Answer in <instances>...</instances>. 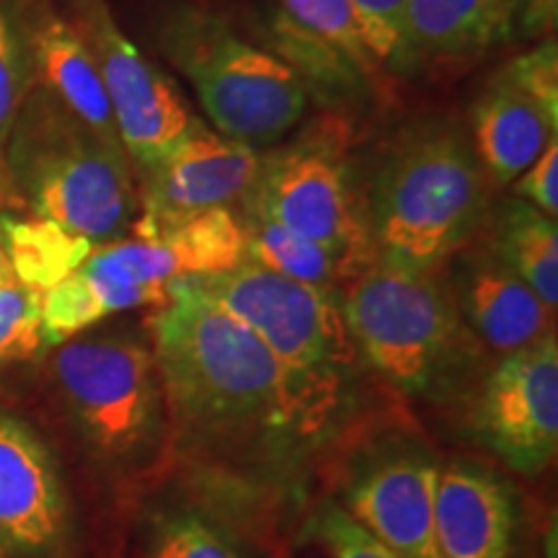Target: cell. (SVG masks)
<instances>
[{"mask_svg": "<svg viewBox=\"0 0 558 558\" xmlns=\"http://www.w3.org/2000/svg\"><path fill=\"white\" fill-rule=\"evenodd\" d=\"M166 409L194 437L295 435L290 383L267 344L243 320L194 288L171 284L150 320Z\"/></svg>", "mask_w": 558, "mask_h": 558, "instance_id": "obj_1", "label": "cell"}, {"mask_svg": "<svg viewBox=\"0 0 558 558\" xmlns=\"http://www.w3.org/2000/svg\"><path fill=\"white\" fill-rule=\"evenodd\" d=\"M488 186L463 128L437 120L403 130L383 150L362 197L375 262L407 271L442 267L484 222Z\"/></svg>", "mask_w": 558, "mask_h": 558, "instance_id": "obj_2", "label": "cell"}, {"mask_svg": "<svg viewBox=\"0 0 558 558\" xmlns=\"http://www.w3.org/2000/svg\"><path fill=\"white\" fill-rule=\"evenodd\" d=\"M3 169L34 218L94 246L120 241L137 218V186L120 140L90 130L39 86L21 104Z\"/></svg>", "mask_w": 558, "mask_h": 558, "instance_id": "obj_3", "label": "cell"}, {"mask_svg": "<svg viewBox=\"0 0 558 558\" xmlns=\"http://www.w3.org/2000/svg\"><path fill=\"white\" fill-rule=\"evenodd\" d=\"M194 288L243 320L290 383L298 439H318L347 407L357 347L349 337L339 292L295 282L256 264L190 277Z\"/></svg>", "mask_w": 558, "mask_h": 558, "instance_id": "obj_4", "label": "cell"}, {"mask_svg": "<svg viewBox=\"0 0 558 558\" xmlns=\"http://www.w3.org/2000/svg\"><path fill=\"white\" fill-rule=\"evenodd\" d=\"M341 313L360 357L409 396L452 393L478 360V339L435 271L369 264L341 295Z\"/></svg>", "mask_w": 558, "mask_h": 558, "instance_id": "obj_5", "label": "cell"}, {"mask_svg": "<svg viewBox=\"0 0 558 558\" xmlns=\"http://www.w3.org/2000/svg\"><path fill=\"white\" fill-rule=\"evenodd\" d=\"M163 58L190 81L213 130L251 148H269L303 122L308 94L292 70L226 19L177 5L158 26Z\"/></svg>", "mask_w": 558, "mask_h": 558, "instance_id": "obj_6", "label": "cell"}, {"mask_svg": "<svg viewBox=\"0 0 558 558\" xmlns=\"http://www.w3.org/2000/svg\"><path fill=\"white\" fill-rule=\"evenodd\" d=\"M52 375L88 448L111 465H140L166 435V399L153 347L128 333L68 339Z\"/></svg>", "mask_w": 558, "mask_h": 558, "instance_id": "obj_7", "label": "cell"}, {"mask_svg": "<svg viewBox=\"0 0 558 558\" xmlns=\"http://www.w3.org/2000/svg\"><path fill=\"white\" fill-rule=\"evenodd\" d=\"M243 209L331 248L357 275L375 264L339 120L259 156Z\"/></svg>", "mask_w": 558, "mask_h": 558, "instance_id": "obj_8", "label": "cell"}, {"mask_svg": "<svg viewBox=\"0 0 558 558\" xmlns=\"http://www.w3.org/2000/svg\"><path fill=\"white\" fill-rule=\"evenodd\" d=\"M190 277L177 243L160 239L111 241L96 246L73 275L41 292V339L58 347L114 313L160 308L171 284Z\"/></svg>", "mask_w": 558, "mask_h": 558, "instance_id": "obj_9", "label": "cell"}, {"mask_svg": "<svg viewBox=\"0 0 558 558\" xmlns=\"http://www.w3.org/2000/svg\"><path fill=\"white\" fill-rule=\"evenodd\" d=\"M78 29L86 39L130 163L143 173L190 130L194 114L169 75L120 29L104 0H81Z\"/></svg>", "mask_w": 558, "mask_h": 558, "instance_id": "obj_10", "label": "cell"}, {"mask_svg": "<svg viewBox=\"0 0 558 558\" xmlns=\"http://www.w3.org/2000/svg\"><path fill=\"white\" fill-rule=\"evenodd\" d=\"M473 427L481 442L512 471L535 476L558 450L556 331L505 354L481 390Z\"/></svg>", "mask_w": 558, "mask_h": 558, "instance_id": "obj_11", "label": "cell"}, {"mask_svg": "<svg viewBox=\"0 0 558 558\" xmlns=\"http://www.w3.org/2000/svg\"><path fill=\"white\" fill-rule=\"evenodd\" d=\"M259 156L256 148L220 135L194 117L177 145L140 173L135 239H158L194 215L243 202L254 184Z\"/></svg>", "mask_w": 558, "mask_h": 558, "instance_id": "obj_12", "label": "cell"}, {"mask_svg": "<svg viewBox=\"0 0 558 558\" xmlns=\"http://www.w3.org/2000/svg\"><path fill=\"white\" fill-rule=\"evenodd\" d=\"M65 527L68 505L54 458L19 416L0 409V546L50 556Z\"/></svg>", "mask_w": 558, "mask_h": 558, "instance_id": "obj_13", "label": "cell"}, {"mask_svg": "<svg viewBox=\"0 0 558 558\" xmlns=\"http://www.w3.org/2000/svg\"><path fill=\"white\" fill-rule=\"evenodd\" d=\"M520 0H409L390 70L407 75L465 65L518 34Z\"/></svg>", "mask_w": 558, "mask_h": 558, "instance_id": "obj_14", "label": "cell"}, {"mask_svg": "<svg viewBox=\"0 0 558 558\" xmlns=\"http://www.w3.org/2000/svg\"><path fill=\"white\" fill-rule=\"evenodd\" d=\"M437 471L439 465L422 456L380 460L347 488L344 509L396 556L439 558L435 546Z\"/></svg>", "mask_w": 558, "mask_h": 558, "instance_id": "obj_15", "label": "cell"}, {"mask_svg": "<svg viewBox=\"0 0 558 558\" xmlns=\"http://www.w3.org/2000/svg\"><path fill=\"white\" fill-rule=\"evenodd\" d=\"M452 300L478 344L512 354L554 331V311L488 248L460 254Z\"/></svg>", "mask_w": 558, "mask_h": 558, "instance_id": "obj_16", "label": "cell"}, {"mask_svg": "<svg viewBox=\"0 0 558 558\" xmlns=\"http://www.w3.org/2000/svg\"><path fill=\"white\" fill-rule=\"evenodd\" d=\"M514 527V499L499 476L473 463H448L437 471L439 558H512Z\"/></svg>", "mask_w": 558, "mask_h": 558, "instance_id": "obj_17", "label": "cell"}, {"mask_svg": "<svg viewBox=\"0 0 558 558\" xmlns=\"http://www.w3.org/2000/svg\"><path fill=\"white\" fill-rule=\"evenodd\" d=\"M558 111L535 99L505 65L473 104L471 143L494 184H512L556 140Z\"/></svg>", "mask_w": 558, "mask_h": 558, "instance_id": "obj_18", "label": "cell"}, {"mask_svg": "<svg viewBox=\"0 0 558 558\" xmlns=\"http://www.w3.org/2000/svg\"><path fill=\"white\" fill-rule=\"evenodd\" d=\"M34 83L58 99L70 114L109 140L117 135L99 68L81 29L50 5L34 11ZM122 143V140H120Z\"/></svg>", "mask_w": 558, "mask_h": 558, "instance_id": "obj_19", "label": "cell"}, {"mask_svg": "<svg viewBox=\"0 0 558 558\" xmlns=\"http://www.w3.org/2000/svg\"><path fill=\"white\" fill-rule=\"evenodd\" d=\"M269 50L292 70L305 94L326 104H349L362 99L369 75L331 41L320 39L292 21L288 13L271 11L264 21Z\"/></svg>", "mask_w": 558, "mask_h": 558, "instance_id": "obj_20", "label": "cell"}, {"mask_svg": "<svg viewBox=\"0 0 558 558\" xmlns=\"http://www.w3.org/2000/svg\"><path fill=\"white\" fill-rule=\"evenodd\" d=\"M488 251L505 262L550 311L558 305V228L530 202L514 197L501 202L494 218Z\"/></svg>", "mask_w": 558, "mask_h": 558, "instance_id": "obj_21", "label": "cell"}, {"mask_svg": "<svg viewBox=\"0 0 558 558\" xmlns=\"http://www.w3.org/2000/svg\"><path fill=\"white\" fill-rule=\"evenodd\" d=\"M241 226L243 235H246L248 264L329 292H339L347 279L357 277V271L331 248L303 239V235L292 233V230L262 218V215L243 209Z\"/></svg>", "mask_w": 558, "mask_h": 558, "instance_id": "obj_22", "label": "cell"}, {"mask_svg": "<svg viewBox=\"0 0 558 558\" xmlns=\"http://www.w3.org/2000/svg\"><path fill=\"white\" fill-rule=\"evenodd\" d=\"M0 230L13 275L37 292H47L73 275L96 248L81 235L39 218L16 220L0 215Z\"/></svg>", "mask_w": 558, "mask_h": 558, "instance_id": "obj_23", "label": "cell"}, {"mask_svg": "<svg viewBox=\"0 0 558 558\" xmlns=\"http://www.w3.org/2000/svg\"><path fill=\"white\" fill-rule=\"evenodd\" d=\"M34 11L32 0H0V158L34 88Z\"/></svg>", "mask_w": 558, "mask_h": 558, "instance_id": "obj_24", "label": "cell"}, {"mask_svg": "<svg viewBox=\"0 0 558 558\" xmlns=\"http://www.w3.org/2000/svg\"><path fill=\"white\" fill-rule=\"evenodd\" d=\"M284 558H401L367 533L337 501H320Z\"/></svg>", "mask_w": 558, "mask_h": 558, "instance_id": "obj_25", "label": "cell"}, {"mask_svg": "<svg viewBox=\"0 0 558 558\" xmlns=\"http://www.w3.org/2000/svg\"><path fill=\"white\" fill-rule=\"evenodd\" d=\"M277 3L279 11L288 13L295 24L318 34L320 39L331 41L333 47H339L341 52L357 62L367 75H373L380 68L369 52L352 0H277Z\"/></svg>", "mask_w": 558, "mask_h": 558, "instance_id": "obj_26", "label": "cell"}, {"mask_svg": "<svg viewBox=\"0 0 558 558\" xmlns=\"http://www.w3.org/2000/svg\"><path fill=\"white\" fill-rule=\"evenodd\" d=\"M41 347V292L16 277L5 279L0 282V367L29 360Z\"/></svg>", "mask_w": 558, "mask_h": 558, "instance_id": "obj_27", "label": "cell"}, {"mask_svg": "<svg viewBox=\"0 0 558 558\" xmlns=\"http://www.w3.org/2000/svg\"><path fill=\"white\" fill-rule=\"evenodd\" d=\"M150 558H239V554L207 520L177 509L153 520Z\"/></svg>", "mask_w": 558, "mask_h": 558, "instance_id": "obj_28", "label": "cell"}, {"mask_svg": "<svg viewBox=\"0 0 558 558\" xmlns=\"http://www.w3.org/2000/svg\"><path fill=\"white\" fill-rule=\"evenodd\" d=\"M409 0H352L360 16L362 34H365L369 52L378 65H390L396 47H399L403 11Z\"/></svg>", "mask_w": 558, "mask_h": 558, "instance_id": "obj_29", "label": "cell"}, {"mask_svg": "<svg viewBox=\"0 0 558 558\" xmlns=\"http://www.w3.org/2000/svg\"><path fill=\"white\" fill-rule=\"evenodd\" d=\"M514 194L546 213L548 218L558 215V137L543 148V153L525 171L514 179Z\"/></svg>", "mask_w": 558, "mask_h": 558, "instance_id": "obj_30", "label": "cell"}, {"mask_svg": "<svg viewBox=\"0 0 558 558\" xmlns=\"http://www.w3.org/2000/svg\"><path fill=\"white\" fill-rule=\"evenodd\" d=\"M558 0H520L518 13V34L525 37L554 39L550 34L556 29Z\"/></svg>", "mask_w": 558, "mask_h": 558, "instance_id": "obj_31", "label": "cell"}, {"mask_svg": "<svg viewBox=\"0 0 558 558\" xmlns=\"http://www.w3.org/2000/svg\"><path fill=\"white\" fill-rule=\"evenodd\" d=\"M16 277L11 269V262H9V254H5V243H3V230H0V282H5V279Z\"/></svg>", "mask_w": 558, "mask_h": 558, "instance_id": "obj_32", "label": "cell"}, {"mask_svg": "<svg viewBox=\"0 0 558 558\" xmlns=\"http://www.w3.org/2000/svg\"><path fill=\"white\" fill-rule=\"evenodd\" d=\"M5 190V169H3V158H0V194Z\"/></svg>", "mask_w": 558, "mask_h": 558, "instance_id": "obj_33", "label": "cell"}]
</instances>
